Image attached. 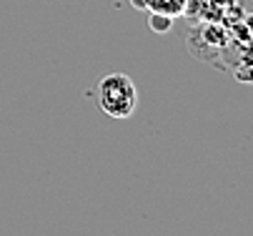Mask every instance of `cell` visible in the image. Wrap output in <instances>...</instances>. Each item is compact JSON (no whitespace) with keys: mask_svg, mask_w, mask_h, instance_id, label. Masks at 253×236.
Returning <instances> with one entry per match:
<instances>
[{"mask_svg":"<svg viewBox=\"0 0 253 236\" xmlns=\"http://www.w3.org/2000/svg\"><path fill=\"white\" fill-rule=\"evenodd\" d=\"M98 103L111 118H130L138 106V91L126 73H108L98 83Z\"/></svg>","mask_w":253,"mask_h":236,"instance_id":"obj_1","label":"cell"},{"mask_svg":"<svg viewBox=\"0 0 253 236\" xmlns=\"http://www.w3.org/2000/svg\"><path fill=\"white\" fill-rule=\"evenodd\" d=\"M130 3L146 13H156L166 18L186 15V8H188V0H130Z\"/></svg>","mask_w":253,"mask_h":236,"instance_id":"obj_2","label":"cell"},{"mask_svg":"<svg viewBox=\"0 0 253 236\" xmlns=\"http://www.w3.org/2000/svg\"><path fill=\"white\" fill-rule=\"evenodd\" d=\"M148 23H151V28H153L156 33H168L170 25H173V18H166V15H156V13H151Z\"/></svg>","mask_w":253,"mask_h":236,"instance_id":"obj_3","label":"cell"}]
</instances>
